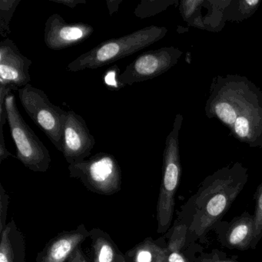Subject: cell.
I'll use <instances>...</instances> for the list:
<instances>
[{"instance_id": "7402d4cb", "label": "cell", "mask_w": 262, "mask_h": 262, "mask_svg": "<svg viewBox=\"0 0 262 262\" xmlns=\"http://www.w3.org/2000/svg\"><path fill=\"white\" fill-rule=\"evenodd\" d=\"M255 211H254V240L251 245V249H254L257 246L260 239L262 238V183L257 187L255 194Z\"/></svg>"}, {"instance_id": "277c9868", "label": "cell", "mask_w": 262, "mask_h": 262, "mask_svg": "<svg viewBox=\"0 0 262 262\" xmlns=\"http://www.w3.org/2000/svg\"><path fill=\"white\" fill-rule=\"evenodd\" d=\"M182 122L183 116L176 115L172 128L165 139L162 183L156 209L158 233H165L168 231L174 215L176 194L182 177L179 139Z\"/></svg>"}, {"instance_id": "d6986e66", "label": "cell", "mask_w": 262, "mask_h": 262, "mask_svg": "<svg viewBox=\"0 0 262 262\" xmlns=\"http://www.w3.org/2000/svg\"><path fill=\"white\" fill-rule=\"evenodd\" d=\"M260 0L231 1L225 13L226 21L241 22L252 16L258 9Z\"/></svg>"}, {"instance_id": "9c48e42d", "label": "cell", "mask_w": 262, "mask_h": 262, "mask_svg": "<svg viewBox=\"0 0 262 262\" xmlns=\"http://www.w3.org/2000/svg\"><path fill=\"white\" fill-rule=\"evenodd\" d=\"M96 144L86 122L74 111H67L61 152L69 165L88 159Z\"/></svg>"}, {"instance_id": "52a82bcc", "label": "cell", "mask_w": 262, "mask_h": 262, "mask_svg": "<svg viewBox=\"0 0 262 262\" xmlns=\"http://www.w3.org/2000/svg\"><path fill=\"white\" fill-rule=\"evenodd\" d=\"M26 113L45 133L52 143L62 151L64 122L67 111L52 103L45 92L28 84L18 90Z\"/></svg>"}, {"instance_id": "8992f818", "label": "cell", "mask_w": 262, "mask_h": 262, "mask_svg": "<svg viewBox=\"0 0 262 262\" xmlns=\"http://www.w3.org/2000/svg\"><path fill=\"white\" fill-rule=\"evenodd\" d=\"M70 178L78 179L84 186L99 194L112 195L122 188V171L119 162L110 153H96L94 156L68 167Z\"/></svg>"}, {"instance_id": "44dd1931", "label": "cell", "mask_w": 262, "mask_h": 262, "mask_svg": "<svg viewBox=\"0 0 262 262\" xmlns=\"http://www.w3.org/2000/svg\"><path fill=\"white\" fill-rule=\"evenodd\" d=\"M21 0H1L0 1V35L7 37L11 33L10 22Z\"/></svg>"}, {"instance_id": "ffe728a7", "label": "cell", "mask_w": 262, "mask_h": 262, "mask_svg": "<svg viewBox=\"0 0 262 262\" xmlns=\"http://www.w3.org/2000/svg\"><path fill=\"white\" fill-rule=\"evenodd\" d=\"M179 2L176 0H143L136 7L134 14L140 19H146L165 11Z\"/></svg>"}, {"instance_id": "484cf974", "label": "cell", "mask_w": 262, "mask_h": 262, "mask_svg": "<svg viewBox=\"0 0 262 262\" xmlns=\"http://www.w3.org/2000/svg\"><path fill=\"white\" fill-rule=\"evenodd\" d=\"M50 2L61 4L70 8L74 9L80 4H86V0H50Z\"/></svg>"}, {"instance_id": "2e32d148", "label": "cell", "mask_w": 262, "mask_h": 262, "mask_svg": "<svg viewBox=\"0 0 262 262\" xmlns=\"http://www.w3.org/2000/svg\"><path fill=\"white\" fill-rule=\"evenodd\" d=\"M90 238L92 241L93 262H127L125 255L105 231L93 228L90 231Z\"/></svg>"}, {"instance_id": "3957f363", "label": "cell", "mask_w": 262, "mask_h": 262, "mask_svg": "<svg viewBox=\"0 0 262 262\" xmlns=\"http://www.w3.org/2000/svg\"><path fill=\"white\" fill-rule=\"evenodd\" d=\"M167 33L165 27L151 25L130 34L108 39L72 61L67 66V71L76 73L105 67L152 45L163 39Z\"/></svg>"}, {"instance_id": "e0dca14e", "label": "cell", "mask_w": 262, "mask_h": 262, "mask_svg": "<svg viewBox=\"0 0 262 262\" xmlns=\"http://www.w3.org/2000/svg\"><path fill=\"white\" fill-rule=\"evenodd\" d=\"M127 262H168V251L158 245L151 237L127 251Z\"/></svg>"}, {"instance_id": "7a4b0ae2", "label": "cell", "mask_w": 262, "mask_h": 262, "mask_svg": "<svg viewBox=\"0 0 262 262\" xmlns=\"http://www.w3.org/2000/svg\"><path fill=\"white\" fill-rule=\"evenodd\" d=\"M262 99V92L245 76L228 74L213 79L205 113L219 119L231 131L238 116Z\"/></svg>"}, {"instance_id": "7c38bea8", "label": "cell", "mask_w": 262, "mask_h": 262, "mask_svg": "<svg viewBox=\"0 0 262 262\" xmlns=\"http://www.w3.org/2000/svg\"><path fill=\"white\" fill-rule=\"evenodd\" d=\"M214 229L217 231V239L224 247L245 251L251 248L254 240V215L245 211L230 222H219Z\"/></svg>"}, {"instance_id": "603a6c76", "label": "cell", "mask_w": 262, "mask_h": 262, "mask_svg": "<svg viewBox=\"0 0 262 262\" xmlns=\"http://www.w3.org/2000/svg\"><path fill=\"white\" fill-rule=\"evenodd\" d=\"M120 75L121 70L118 66L114 65L108 69L102 76V81L105 86L111 91H118L124 88L125 86L119 79Z\"/></svg>"}, {"instance_id": "4fadbf2b", "label": "cell", "mask_w": 262, "mask_h": 262, "mask_svg": "<svg viewBox=\"0 0 262 262\" xmlns=\"http://www.w3.org/2000/svg\"><path fill=\"white\" fill-rule=\"evenodd\" d=\"M88 237L90 231L83 224L75 230L60 233L38 253L36 262H68L70 256Z\"/></svg>"}, {"instance_id": "5bb4252c", "label": "cell", "mask_w": 262, "mask_h": 262, "mask_svg": "<svg viewBox=\"0 0 262 262\" xmlns=\"http://www.w3.org/2000/svg\"><path fill=\"white\" fill-rule=\"evenodd\" d=\"M231 133L250 148H262V99L238 116Z\"/></svg>"}, {"instance_id": "5b68a950", "label": "cell", "mask_w": 262, "mask_h": 262, "mask_svg": "<svg viewBox=\"0 0 262 262\" xmlns=\"http://www.w3.org/2000/svg\"><path fill=\"white\" fill-rule=\"evenodd\" d=\"M7 122L16 144L17 159L35 172H46L50 168V151L21 116L13 93L6 97Z\"/></svg>"}, {"instance_id": "6da1fadb", "label": "cell", "mask_w": 262, "mask_h": 262, "mask_svg": "<svg viewBox=\"0 0 262 262\" xmlns=\"http://www.w3.org/2000/svg\"><path fill=\"white\" fill-rule=\"evenodd\" d=\"M248 178V168L235 162L204 179L180 212L179 222L188 227L185 246L200 240L215 228L245 188Z\"/></svg>"}, {"instance_id": "d4e9b609", "label": "cell", "mask_w": 262, "mask_h": 262, "mask_svg": "<svg viewBox=\"0 0 262 262\" xmlns=\"http://www.w3.org/2000/svg\"><path fill=\"white\" fill-rule=\"evenodd\" d=\"M195 262H236L229 259L224 258L219 253L211 252L199 257Z\"/></svg>"}, {"instance_id": "cb8c5ba5", "label": "cell", "mask_w": 262, "mask_h": 262, "mask_svg": "<svg viewBox=\"0 0 262 262\" xmlns=\"http://www.w3.org/2000/svg\"><path fill=\"white\" fill-rule=\"evenodd\" d=\"M10 198L2 184L0 185V233L4 231L7 226V211H8Z\"/></svg>"}, {"instance_id": "4316f807", "label": "cell", "mask_w": 262, "mask_h": 262, "mask_svg": "<svg viewBox=\"0 0 262 262\" xmlns=\"http://www.w3.org/2000/svg\"><path fill=\"white\" fill-rule=\"evenodd\" d=\"M68 262H88V260H87L86 257H85L82 248L79 247L70 256Z\"/></svg>"}, {"instance_id": "ac0fdd59", "label": "cell", "mask_w": 262, "mask_h": 262, "mask_svg": "<svg viewBox=\"0 0 262 262\" xmlns=\"http://www.w3.org/2000/svg\"><path fill=\"white\" fill-rule=\"evenodd\" d=\"M188 227L184 224L176 223L173 228L168 246V262H189L182 249L186 245Z\"/></svg>"}, {"instance_id": "ba28073f", "label": "cell", "mask_w": 262, "mask_h": 262, "mask_svg": "<svg viewBox=\"0 0 262 262\" xmlns=\"http://www.w3.org/2000/svg\"><path fill=\"white\" fill-rule=\"evenodd\" d=\"M182 54V50L174 47L145 52L127 66L119 79L124 86H132L154 79L174 67Z\"/></svg>"}, {"instance_id": "8fae6325", "label": "cell", "mask_w": 262, "mask_h": 262, "mask_svg": "<svg viewBox=\"0 0 262 262\" xmlns=\"http://www.w3.org/2000/svg\"><path fill=\"white\" fill-rule=\"evenodd\" d=\"M32 62L22 54L15 42L6 38L0 42V85L23 88L30 84Z\"/></svg>"}, {"instance_id": "30bf717a", "label": "cell", "mask_w": 262, "mask_h": 262, "mask_svg": "<svg viewBox=\"0 0 262 262\" xmlns=\"http://www.w3.org/2000/svg\"><path fill=\"white\" fill-rule=\"evenodd\" d=\"M94 28L84 23H67L57 13L47 19L44 29V42L50 50H65L79 45L90 37Z\"/></svg>"}, {"instance_id": "83f0119b", "label": "cell", "mask_w": 262, "mask_h": 262, "mask_svg": "<svg viewBox=\"0 0 262 262\" xmlns=\"http://www.w3.org/2000/svg\"><path fill=\"white\" fill-rule=\"evenodd\" d=\"M122 3V0H107V7H108L110 16H113L114 13H117L119 6Z\"/></svg>"}, {"instance_id": "9a60e30c", "label": "cell", "mask_w": 262, "mask_h": 262, "mask_svg": "<svg viewBox=\"0 0 262 262\" xmlns=\"http://www.w3.org/2000/svg\"><path fill=\"white\" fill-rule=\"evenodd\" d=\"M0 262H26L25 238L13 219L1 233Z\"/></svg>"}]
</instances>
